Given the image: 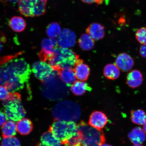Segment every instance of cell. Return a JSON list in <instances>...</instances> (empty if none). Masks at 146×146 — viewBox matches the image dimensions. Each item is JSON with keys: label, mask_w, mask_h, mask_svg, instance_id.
I'll list each match as a JSON object with an SVG mask.
<instances>
[{"label": "cell", "mask_w": 146, "mask_h": 146, "mask_svg": "<svg viewBox=\"0 0 146 146\" xmlns=\"http://www.w3.org/2000/svg\"><path fill=\"white\" fill-rule=\"evenodd\" d=\"M11 92L6 87L0 85V100H4L9 98Z\"/></svg>", "instance_id": "cell-30"}, {"label": "cell", "mask_w": 146, "mask_h": 146, "mask_svg": "<svg viewBox=\"0 0 146 146\" xmlns=\"http://www.w3.org/2000/svg\"><path fill=\"white\" fill-rule=\"evenodd\" d=\"M137 40L142 45H146V27L140 28L135 34Z\"/></svg>", "instance_id": "cell-29"}, {"label": "cell", "mask_w": 146, "mask_h": 146, "mask_svg": "<svg viewBox=\"0 0 146 146\" xmlns=\"http://www.w3.org/2000/svg\"><path fill=\"white\" fill-rule=\"evenodd\" d=\"M2 49V46L1 44L0 43V52H1Z\"/></svg>", "instance_id": "cell-37"}, {"label": "cell", "mask_w": 146, "mask_h": 146, "mask_svg": "<svg viewBox=\"0 0 146 146\" xmlns=\"http://www.w3.org/2000/svg\"><path fill=\"white\" fill-rule=\"evenodd\" d=\"M38 0H20L18 3L19 11L26 17H33L34 9Z\"/></svg>", "instance_id": "cell-14"}, {"label": "cell", "mask_w": 146, "mask_h": 146, "mask_svg": "<svg viewBox=\"0 0 146 146\" xmlns=\"http://www.w3.org/2000/svg\"><path fill=\"white\" fill-rule=\"evenodd\" d=\"M83 2L87 4H91L93 3H96L98 5L102 4L105 0H81Z\"/></svg>", "instance_id": "cell-32"}, {"label": "cell", "mask_w": 146, "mask_h": 146, "mask_svg": "<svg viewBox=\"0 0 146 146\" xmlns=\"http://www.w3.org/2000/svg\"><path fill=\"white\" fill-rule=\"evenodd\" d=\"M108 121L107 116L104 113L101 111H95L90 115L88 124L91 127L100 130L104 127Z\"/></svg>", "instance_id": "cell-10"}, {"label": "cell", "mask_w": 146, "mask_h": 146, "mask_svg": "<svg viewBox=\"0 0 146 146\" xmlns=\"http://www.w3.org/2000/svg\"><path fill=\"white\" fill-rule=\"evenodd\" d=\"M49 132L61 141L62 145L77 135L78 125L72 121H54L49 128Z\"/></svg>", "instance_id": "cell-6"}, {"label": "cell", "mask_w": 146, "mask_h": 146, "mask_svg": "<svg viewBox=\"0 0 146 146\" xmlns=\"http://www.w3.org/2000/svg\"><path fill=\"white\" fill-rule=\"evenodd\" d=\"M43 1H48V0H43Z\"/></svg>", "instance_id": "cell-39"}, {"label": "cell", "mask_w": 146, "mask_h": 146, "mask_svg": "<svg viewBox=\"0 0 146 146\" xmlns=\"http://www.w3.org/2000/svg\"><path fill=\"white\" fill-rule=\"evenodd\" d=\"M78 43L81 48L85 51L92 50L95 45L94 40L87 34L82 35L78 40Z\"/></svg>", "instance_id": "cell-24"}, {"label": "cell", "mask_w": 146, "mask_h": 146, "mask_svg": "<svg viewBox=\"0 0 146 146\" xmlns=\"http://www.w3.org/2000/svg\"><path fill=\"white\" fill-rule=\"evenodd\" d=\"M1 146H21V143L15 137L3 138L1 142Z\"/></svg>", "instance_id": "cell-28"}, {"label": "cell", "mask_w": 146, "mask_h": 146, "mask_svg": "<svg viewBox=\"0 0 146 146\" xmlns=\"http://www.w3.org/2000/svg\"><path fill=\"white\" fill-rule=\"evenodd\" d=\"M115 64L120 70L127 72L131 70L134 65L133 58L125 53H121L118 55L116 58Z\"/></svg>", "instance_id": "cell-11"}, {"label": "cell", "mask_w": 146, "mask_h": 146, "mask_svg": "<svg viewBox=\"0 0 146 146\" xmlns=\"http://www.w3.org/2000/svg\"><path fill=\"white\" fill-rule=\"evenodd\" d=\"M7 120V118L4 112L0 111V127L3 126L6 123Z\"/></svg>", "instance_id": "cell-31"}, {"label": "cell", "mask_w": 146, "mask_h": 146, "mask_svg": "<svg viewBox=\"0 0 146 146\" xmlns=\"http://www.w3.org/2000/svg\"><path fill=\"white\" fill-rule=\"evenodd\" d=\"M31 70L36 78L43 83L53 78L57 72L48 63L41 60L33 64Z\"/></svg>", "instance_id": "cell-7"}, {"label": "cell", "mask_w": 146, "mask_h": 146, "mask_svg": "<svg viewBox=\"0 0 146 146\" xmlns=\"http://www.w3.org/2000/svg\"><path fill=\"white\" fill-rule=\"evenodd\" d=\"M104 74L107 79H117L120 75V70L115 64L110 63L105 66L104 69Z\"/></svg>", "instance_id": "cell-20"}, {"label": "cell", "mask_w": 146, "mask_h": 146, "mask_svg": "<svg viewBox=\"0 0 146 146\" xmlns=\"http://www.w3.org/2000/svg\"><path fill=\"white\" fill-rule=\"evenodd\" d=\"M57 72L62 81L65 83L67 86H71L76 81L75 73L73 68L59 69L57 71Z\"/></svg>", "instance_id": "cell-16"}, {"label": "cell", "mask_w": 146, "mask_h": 146, "mask_svg": "<svg viewBox=\"0 0 146 146\" xmlns=\"http://www.w3.org/2000/svg\"><path fill=\"white\" fill-rule=\"evenodd\" d=\"M71 90L75 95L81 96L87 91L91 90L88 84L83 81H76L71 86Z\"/></svg>", "instance_id": "cell-21"}, {"label": "cell", "mask_w": 146, "mask_h": 146, "mask_svg": "<svg viewBox=\"0 0 146 146\" xmlns=\"http://www.w3.org/2000/svg\"><path fill=\"white\" fill-rule=\"evenodd\" d=\"M76 78L81 81H85L88 79L90 73L88 66L83 63V60L78 59L74 67Z\"/></svg>", "instance_id": "cell-12"}, {"label": "cell", "mask_w": 146, "mask_h": 146, "mask_svg": "<svg viewBox=\"0 0 146 146\" xmlns=\"http://www.w3.org/2000/svg\"><path fill=\"white\" fill-rule=\"evenodd\" d=\"M86 32L94 41L103 39L105 35L104 27L97 23H91L87 28Z\"/></svg>", "instance_id": "cell-15"}, {"label": "cell", "mask_w": 146, "mask_h": 146, "mask_svg": "<svg viewBox=\"0 0 146 146\" xmlns=\"http://www.w3.org/2000/svg\"><path fill=\"white\" fill-rule=\"evenodd\" d=\"M133 146H144L143 145H134Z\"/></svg>", "instance_id": "cell-38"}, {"label": "cell", "mask_w": 146, "mask_h": 146, "mask_svg": "<svg viewBox=\"0 0 146 146\" xmlns=\"http://www.w3.org/2000/svg\"><path fill=\"white\" fill-rule=\"evenodd\" d=\"M100 146H113L112 145H109V144L104 143L103 144L100 145Z\"/></svg>", "instance_id": "cell-36"}, {"label": "cell", "mask_w": 146, "mask_h": 146, "mask_svg": "<svg viewBox=\"0 0 146 146\" xmlns=\"http://www.w3.org/2000/svg\"><path fill=\"white\" fill-rule=\"evenodd\" d=\"M9 25L14 31L19 33L24 31L27 26V23L23 17L14 16L9 21Z\"/></svg>", "instance_id": "cell-22"}, {"label": "cell", "mask_w": 146, "mask_h": 146, "mask_svg": "<svg viewBox=\"0 0 146 146\" xmlns=\"http://www.w3.org/2000/svg\"><path fill=\"white\" fill-rule=\"evenodd\" d=\"M19 55L5 56L0 60V85L11 93L23 89L31 74L30 65Z\"/></svg>", "instance_id": "cell-1"}, {"label": "cell", "mask_w": 146, "mask_h": 146, "mask_svg": "<svg viewBox=\"0 0 146 146\" xmlns=\"http://www.w3.org/2000/svg\"><path fill=\"white\" fill-rule=\"evenodd\" d=\"M61 142L52 133H43L36 146H62Z\"/></svg>", "instance_id": "cell-17"}, {"label": "cell", "mask_w": 146, "mask_h": 146, "mask_svg": "<svg viewBox=\"0 0 146 146\" xmlns=\"http://www.w3.org/2000/svg\"><path fill=\"white\" fill-rule=\"evenodd\" d=\"M61 32L60 25L56 22L51 23L46 29V34L50 38H55L58 37Z\"/></svg>", "instance_id": "cell-26"}, {"label": "cell", "mask_w": 146, "mask_h": 146, "mask_svg": "<svg viewBox=\"0 0 146 146\" xmlns=\"http://www.w3.org/2000/svg\"><path fill=\"white\" fill-rule=\"evenodd\" d=\"M9 2L12 3H16L19 2L20 0H7Z\"/></svg>", "instance_id": "cell-34"}, {"label": "cell", "mask_w": 146, "mask_h": 146, "mask_svg": "<svg viewBox=\"0 0 146 146\" xmlns=\"http://www.w3.org/2000/svg\"><path fill=\"white\" fill-rule=\"evenodd\" d=\"M77 134L80 146H100L105 143V137L101 129L91 127L84 121L78 125Z\"/></svg>", "instance_id": "cell-2"}, {"label": "cell", "mask_w": 146, "mask_h": 146, "mask_svg": "<svg viewBox=\"0 0 146 146\" xmlns=\"http://www.w3.org/2000/svg\"><path fill=\"white\" fill-rule=\"evenodd\" d=\"M139 53L142 57L146 58V45H142L140 47Z\"/></svg>", "instance_id": "cell-33"}, {"label": "cell", "mask_w": 146, "mask_h": 146, "mask_svg": "<svg viewBox=\"0 0 146 146\" xmlns=\"http://www.w3.org/2000/svg\"><path fill=\"white\" fill-rule=\"evenodd\" d=\"M145 133L140 127H136L129 133L128 137L134 145H141L146 140Z\"/></svg>", "instance_id": "cell-18"}, {"label": "cell", "mask_w": 146, "mask_h": 146, "mask_svg": "<svg viewBox=\"0 0 146 146\" xmlns=\"http://www.w3.org/2000/svg\"><path fill=\"white\" fill-rule=\"evenodd\" d=\"M17 132L22 135H27L32 132L33 125L31 120L28 118H23L16 124Z\"/></svg>", "instance_id": "cell-19"}, {"label": "cell", "mask_w": 146, "mask_h": 146, "mask_svg": "<svg viewBox=\"0 0 146 146\" xmlns=\"http://www.w3.org/2000/svg\"><path fill=\"white\" fill-rule=\"evenodd\" d=\"M131 119L133 123L143 125L146 122V113L143 110L139 109L131 111Z\"/></svg>", "instance_id": "cell-23"}, {"label": "cell", "mask_w": 146, "mask_h": 146, "mask_svg": "<svg viewBox=\"0 0 146 146\" xmlns=\"http://www.w3.org/2000/svg\"><path fill=\"white\" fill-rule=\"evenodd\" d=\"M58 44L62 48H69L74 46L76 42V36L74 33L68 29L61 31L57 40Z\"/></svg>", "instance_id": "cell-9"}, {"label": "cell", "mask_w": 146, "mask_h": 146, "mask_svg": "<svg viewBox=\"0 0 146 146\" xmlns=\"http://www.w3.org/2000/svg\"><path fill=\"white\" fill-rule=\"evenodd\" d=\"M47 1L38 0L34 9V17H39L44 14L46 12Z\"/></svg>", "instance_id": "cell-27"}, {"label": "cell", "mask_w": 146, "mask_h": 146, "mask_svg": "<svg viewBox=\"0 0 146 146\" xmlns=\"http://www.w3.org/2000/svg\"><path fill=\"white\" fill-rule=\"evenodd\" d=\"M17 132L16 125L13 121L9 120L2 127V134L3 138L14 136Z\"/></svg>", "instance_id": "cell-25"}, {"label": "cell", "mask_w": 146, "mask_h": 146, "mask_svg": "<svg viewBox=\"0 0 146 146\" xmlns=\"http://www.w3.org/2000/svg\"><path fill=\"white\" fill-rule=\"evenodd\" d=\"M143 80L142 73L138 70L134 69L127 74L126 82L128 86L131 88L135 89L141 85Z\"/></svg>", "instance_id": "cell-13"}, {"label": "cell", "mask_w": 146, "mask_h": 146, "mask_svg": "<svg viewBox=\"0 0 146 146\" xmlns=\"http://www.w3.org/2000/svg\"><path fill=\"white\" fill-rule=\"evenodd\" d=\"M0 1H1V0H0Z\"/></svg>", "instance_id": "cell-40"}, {"label": "cell", "mask_w": 146, "mask_h": 146, "mask_svg": "<svg viewBox=\"0 0 146 146\" xmlns=\"http://www.w3.org/2000/svg\"><path fill=\"white\" fill-rule=\"evenodd\" d=\"M54 120L78 121L81 117V108L77 103L70 100H64L54 106L52 110Z\"/></svg>", "instance_id": "cell-3"}, {"label": "cell", "mask_w": 146, "mask_h": 146, "mask_svg": "<svg viewBox=\"0 0 146 146\" xmlns=\"http://www.w3.org/2000/svg\"><path fill=\"white\" fill-rule=\"evenodd\" d=\"M41 50L39 56L41 61L48 62L54 56L55 50L58 46L57 40L55 38H45L41 42Z\"/></svg>", "instance_id": "cell-8"}, {"label": "cell", "mask_w": 146, "mask_h": 146, "mask_svg": "<svg viewBox=\"0 0 146 146\" xmlns=\"http://www.w3.org/2000/svg\"><path fill=\"white\" fill-rule=\"evenodd\" d=\"M3 105L7 120L18 122L24 117L26 115L21 96L17 92L11 93L9 98L3 101Z\"/></svg>", "instance_id": "cell-5"}, {"label": "cell", "mask_w": 146, "mask_h": 146, "mask_svg": "<svg viewBox=\"0 0 146 146\" xmlns=\"http://www.w3.org/2000/svg\"><path fill=\"white\" fill-rule=\"evenodd\" d=\"M78 59L79 56L72 50L58 47L48 63L57 72L59 69L73 68Z\"/></svg>", "instance_id": "cell-4"}, {"label": "cell", "mask_w": 146, "mask_h": 146, "mask_svg": "<svg viewBox=\"0 0 146 146\" xmlns=\"http://www.w3.org/2000/svg\"><path fill=\"white\" fill-rule=\"evenodd\" d=\"M143 130L144 132L146 134V122L144 124L143 126Z\"/></svg>", "instance_id": "cell-35"}]
</instances>
